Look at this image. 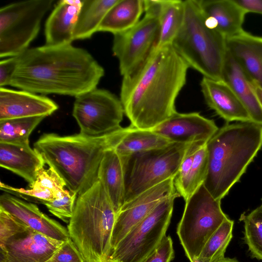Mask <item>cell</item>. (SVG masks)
<instances>
[{
	"label": "cell",
	"mask_w": 262,
	"mask_h": 262,
	"mask_svg": "<svg viewBox=\"0 0 262 262\" xmlns=\"http://www.w3.org/2000/svg\"><path fill=\"white\" fill-rule=\"evenodd\" d=\"M221 204L204 184L185 201L177 233L190 262L196 261L208 240L229 218Z\"/></svg>",
	"instance_id": "ba28073f"
},
{
	"label": "cell",
	"mask_w": 262,
	"mask_h": 262,
	"mask_svg": "<svg viewBox=\"0 0 262 262\" xmlns=\"http://www.w3.org/2000/svg\"><path fill=\"white\" fill-rule=\"evenodd\" d=\"M217 262H239L235 258H231L228 257H223L220 259Z\"/></svg>",
	"instance_id": "7bdbcfd3"
},
{
	"label": "cell",
	"mask_w": 262,
	"mask_h": 262,
	"mask_svg": "<svg viewBox=\"0 0 262 262\" xmlns=\"http://www.w3.org/2000/svg\"><path fill=\"white\" fill-rule=\"evenodd\" d=\"M17 62V56L8 57L0 62V86L10 84Z\"/></svg>",
	"instance_id": "ab89813d"
},
{
	"label": "cell",
	"mask_w": 262,
	"mask_h": 262,
	"mask_svg": "<svg viewBox=\"0 0 262 262\" xmlns=\"http://www.w3.org/2000/svg\"><path fill=\"white\" fill-rule=\"evenodd\" d=\"M47 262H85L81 253L70 238L63 242Z\"/></svg>",
	"instance_id": "8d00e7d4"
},
{
	"label": "cell",
	"mask_w": 262,
	"mask_h": 262,
	"mask_svg": "<svg viewBox=\"0 0 262 262\" xmlns=\"http://www.w3.org/2000/svg\"><path fill=\"white\" fill-rule=\"evenodd\" d=\"M207 143L196 142L191 143L180 166L177 174L174 179V184L176 191L183 184L192 165L196 150L201 146Z\"/></svg>",
	"instance_id": "74e56055"
},
{
	"label": "cell",
	"mask_w": 262,
	"mask_h": 262,
	"mask_svg": "<svg viewBox=\"0 0 262 262\" xmlns=\"http://www.w3.org/2000/svg\"><path fill=\"white\" fill-rule=\"evenodd\" d=\"M159 37V16L148 13L130 29L114 35L112 51L123 77L134 73L145 62L157 48Z\"/></svg>",
	"instance_id": "7c38bea8"
},
{
	"label": "cell",
	"mask_w": 262,
	"mask_h": 262,
	"mask_svg": "<svg viewBox=\"0 0 262 262\" xmlns=\"http://www.w3.org/2000/svg\"><path fill=\"white\" fill-rule=\"evenodd\" d=\"M118 0H83L74 32V40L90 38L98 32L110 9Z\"/></svg>",
	"instance_id": "4316f807"
},
{
	"label": "cell",
	"mask_w": 262,
	"mask_h": 262,
	"mask_svg": "<svg viewBox=\"0 0 262 262\" xmlns=\"http://www.w3.org/2000/svg\"><path fill=\"white\" fill-rule=\"evenodd\" d=\"M234 221L226 219L208 240L195 262H217L224 257L232 238Z\"/></svg>",
	"instance_id": "f546056e"
},
{
	"label": "cell",
	"mask_w": 262,
	"mask_h": 262,
	"mask_svg": "<svg viewBox=\"0 0 262 262\" xmlns=\"http://www.w3.org/2000/svg\"><path fill=\"white\" fill-rule=\"evenodd\" d=\"M116 215L98 180L78 196L67 229L85 262H107Z\"/></svg>",
	"instance_id": "5b68a950"
},
{
	"label": "cell",
	"mask_w": 262,
	"mask_h": 262,
	"mask_svg": "<svg viewBox=\"0 0 262 262\" xmlns=\"http://www.w3.org/2000/svg\"><path fill=\"white\" fill-rule=\"evenodd\" d=\"M58 108L49 98L24 90L0 88V120L47 117Z\"/></svg>",
	"instance_id": "e0dca14e"
},
{
	"label": "cell",
	"mask_w": 262,
	"mask_h": 262,
	"mask_svg": "<svg viewBox=\"0 0 262 262\" xmlns=\"http://www.w3.org/2000/svg\"><path fill=\"white\" fill-rule=\"evenodd\" d=\"M63 242L28 228L0 243V262H47Z\"/></svg>",
	"instance_id": "5bb4252c"
},
{
	"label": "cell",
	"mask_w": 262,
	"mask_h": 262,
	"mask_svg": "<svg viewBox=\"0 0 262 262\" xmlns=\"http://www.w3.org/2000/svg\"><path fill=\"white\" fill-rule=\"evenodd\" d=\"M240 220L244 224V240L251 256L262 260V205L242 214Z\"/></svg>",
	"instance_id": "1f68e13d"
},
{
	"label": "cell",
	"mask_w": 262,
	"mask_h": 262,
	"mask_svg": "<svg viewBox=\"0 0 262 262\" xmlns=\"http://www.w3.org/2000/svg\"><path fill=\"white\" fill-rule=\"evenodd\" d=\"M143 12L144 0H118L105 16L98 32L115 35L126 31L138 23Z\"/></svg>",
	"instance_id": "d4e9b609"
},
{
	"label": "cell",
	"mask_w": 262,
	"mask_h": 262,
	"mask_svg": "<svg viewBox=\"0 0 262 262\" xmlns=\"http://www.w3.org/2000/svg\"><path fill=\"white\" fill-rule=\"evenodd\" d=\"M261 201H262V199H261ZM261 205H262V203H261Z\"/></svg>",
	"instance_id": "ee69618b"
},
{
	"label": "cell",
	"mask_w": 262,
	"mask_h": 262,
	"mask_svg": "<svg viewBox=\"0 0 262 262\" xmlns=\"http://www.w3.org/2000/svg\"><path fill=\"white\" fill-rule=\"evenodd\" d=\"M77 194L67 189L63 195L46 202L45 205L54 215L66 223H69L72 217Z\"/></svg>",
	"instance_id": "836d02e7"
},
{
	"label": "cell",
	"mask_w": 262,
	"mask_h": 262,
	"mask_svg": "<svg viewBox=\"0 0 262 262\" xmlns=\"http://www.w3.org/2000/svg\"><path fill=\"white\" fill-rule=\"evenodd\" d=\"M66 184L61 177L52 167L41 168L37 172L35 181L29 184V188L48 190L52 192L57 198L66 192Z\"/></svg>",
	"instance_id": "d6a6232c"
},
{
	"label": "cell",
	"mask_w": 262,
	"mask_h": 262,
	"mask_svg": "<svg viewBox=\"0 0 262 262\" xmlns=\"http://www.w3.org/2000/svg\"><path fill=\"white\" fill-rule=\"evenodd\" d=\"M124 114L121 101L108 90L93 89L75 97L73 116L80 133L99 136L121 127Z\"/></svg>",
	"instance_id": "8fae6325"
},
{
	"label": "cell",
	"mask_w": 262,
	"mask_h": 262,
	"mask_svg": "<svg viewBox=\"0 0 262 262\" xmlns=\"http://www.w3.org/2000/svg\"><path fill=\"white\" fill-rule=\"evenodd\" d=\"M188 65L171 44L157 48L134 73L123 77L120 100L131 126L152 129L176 112Z\"/></svg>",
	"instance_id": "6da1fadb"
},
{
	"label": "cell",
	"mask_w": 262,
	"mask_h": 262,
	"mask_svg": "<svg viewBox=\"0 0 262 262\" xmlns=\"http://www.w3.org/2000/svg\"><path fill=\"white\" fill-rule=\"evenodd\" d=\"M177 192L162 201L133 227L113 250L107 262H142L160 245L170 222Z\"/></svg>",
	"instance_id": "30bf717a"
},
{
	"label": "cell",
	"mask_w": 262,
	"mask_h": 262,
	"mask_svg": "<svg viewBox=\"0 0 262 262\" xmlns=\"http://www.w3.org/2000/svg\"><path fill=\"white\" fill-rule=\"evenodd\" d=\"M28 228L20 220L0 208V243Z\"/></svg>",
	"instance_id": "d590c367"
},
{
	"label": "cell",
	"mask_w": 262,
	"mask_h": 262,
	"mask_svg": "<svg viewBox=\"0 0 262 262\" xmlns=\"http://www.w3.org/2000/svg\"><path fill=\"white\" fill-rule=\"evenodd\" d=\"M45 116L0 120V143L29 144V137Z\"/></svg>",
	"instance_id": "f1b7e54d"
},
{
	"label": "cell",
	"mask_w": 262,
	"mask_h": 262,
	"mask_svg": "<svg viewBox=\"0 0 262 262\" xmlns=\"http://www.w3.org/2000/svg\"><path fill=\"white\" fill-rule=\"evenodd\" d=\"M184 17V1L162 0L159 13L160 37L157 48L171 44L183 25Z\"/></svg>",
	"instance_id": "83f0119b"
},
{
	"label": "cell",
	"mask_w": 262,
	"mask_h": 262,
	"mask_svg": "<svg viewBox=\"0 0 262 262\" xmlns=\"http://www.w3.org/2000/svg\"><path fill=\"white\" fill-rule=\"evenodd\" d=\"M104 75L86 50L71 44L45 45L17 56L10 85L35 94L76 97L97 88Z\"/></svg>",
	"instance_id": "7a4b0ae2"
},
{
	"label": "cell",
	"mask_w": 262,
	"mask_h": 262,
	"mask_svg": "<svg viewBox=\"0 0 262 262\" xmlns=\"http://www.w3.org/2000/svg\"><path fill=\"white\" fill-rule=\"evenodd\" d=\"M82 1L61 0L57 2L45 26L46 45L60 46L71 44Z\"/></svg>",
	"instance_id": "ffe728a7"
},
{
	"label": "cell",
	"mask_w": 262,
	"mask_h": 262,
	"mask_svg": "<svg viewBox=\"0 0 262 262\" xmlns=\"http://www.w3.org/2000/svg\"><path fill=\"white\" fill-rule=\"evenodd\" d=\"M200 85L208 106L227 122H252L242 102L224 81L203 77Z\"/></svg>",
	"instance_id": "ac0fdd59"
},
{
	"label": "cell",
	"mask_w": 262,
	"mask_h": 262,
	"mask_svg": "<svg viewBox=\"0 0 262 262\" xmlns=\"http://www.w3.org/2000/svg\"><path fill=\"white\" fill-rule=\"evenodd\" d=\"M258 100L262 107V88L253 85Z\"/></svg>",
	"instance_id": "b9f144b4"
},
{
	"label": "cell",
	"mask_w": 262,
	"mask_h": 262,
	"mask_svg": "<svg viewBox=\"0 0 262 262\" xmlns=\"http://www.w3.org/2000/svg\"><path fill=\"white\" fill-rule=\"evenodd\" d=\"M124 133L125 127H121L99 136L44 134L34 143V149L61 177L68 189L78 196L98 180L105 152L115 147Z\"/></svg>",
	"instance_id": "3957f363"
},
{
	"label": "cell",
	"mask_w": 262,
	"mask_h": 262,
	"mask_svg": "<svg viewBox=\"0 0 262 262\" xmlns=\"http://www.w3.org/2000/svg\"><path fill=\"white\" fill-rule=\"evenodd\" d=\"M206 144L201 146L196 150L188 174L181 187L177 191L185 201L203 185L205 182L208 170Z\"/></svg>",
	"instance_id": "4dcf8cb0"
},
{
	"label": "cell",
	"mask_w": 262,
	"mask_h": 262,
	"mask_svg": "<svg viewBox=\"0 0 262 262\" xmlns=\"http://www.w3.org/2000/svg\"><path fill=\"white\" fill-rule=\"evenodd\" d=\"M46 163L42 156L29 144L0 143V166L23 178L29 184L36 180Z\"/></svg>",
	"instance_id": "44dd1931"
},
{
	"label": "cell",
	"mask_w": 262,
	"mask_h": 262,
	"mask_svg": "<svg viewBox=\"0 0 262 262\" xmlns=\"http://www.w3.org/2000/svg\"><path fill=\"white\" fill-rule=\"evenodd\" d=\"M208 170L204 185L221 200L238 182L262 147V125L227 123L206 144Z\"/></svg>",
	"instance_id": "277c9868"
},
{
	"label": "cell",
	"mask_w": 262,
	"mask_h": 262,
	"mask_svg": "<svg viewBox=\"0 0 262 262\" xmlns=\"http://www.w3.org/2000/svg\"><path fill=\"white\" fill-rule=\"evenodd\" d=\"M171 141L151 130L141 129L131 125L125 127V133L114 148L121 157L160 148L172 143Z\"/></svg>",
	"instance_id": "484cf974"
},
{
	"label": "cell",
	"mask_w": 262,
	"mask_h": 262,
	"mask_svg": "<svg viewBox=\"0 0 262 262\" xmlns=\"http://www.w3.org/2000/svg\"><path fill=\"white\" fill-rule=\"evenodd\" d=\"M53 0L13 3L0 9V57L16 56L28 48Z\"/></svg>",
	"instance_id": "9c48e42d"
},
{
	"label": "cell",
	"mask_w": 262,
	"mask_h": 262,
	"mask_svg": "<svg viewBox=\"0 0 262 262\" xmlns=\"http://www.w3.org/2000/svg\"><path fill=\"white\" fill-rule=\"evenodd\" d=\"M247 13L262 14V0H234Z\"/></svg>",
	"instance_id": "60d3db41"
},
{
	"label": "cell",
	"mask_w": 262,
	"mask_h": 262,
	"mask_svg": "<svg viewBox=\"0 0 262 262\" xmlns=\"http://www.w3.org/2000/svg\"><path fill=\"white\" fill-rule=\"evenodd\" d=\"M184 22L171 45L189 67L203 77L222 80L226 38L207 25L197 0L184 1Z\"/></svg>",
	"instance_id": "8992f818"
},
{
	"label": "cell",
	"mask_w": 262,
	"mask_h": 262,
	"mask_svg": "<svg viewBox=\"0 0 262 262\" xmlns=\"http://www.w3.org/2000/svg\"><path fill=\"white\" fill-rule=\"evenodd\" d=\"M0 188L6 193L14 195L18 198L24 199L30 202L43 204L46 202L51 201L56 196L48 190L35 188H18L1 182Z\"/></svg>",
	"instance_id": "e575fe53"
},
{
	"label": "cell",
	"mask_w": 262,
	"mask_h": 262,
	"mask_svg": "<svg viewBox=\"0 0 262 262\" xmlns=\"http://www.w3.org/2000/svg\"><path fill=\"white\" fill-rule=\"evenodd\" d=\"M222 80L226 82L247 110L252 121L262 125V107L253 84L227 50Z\"/></svg>",
	"instance_id": "7402d4cb"
},
{
	"label": "cell",
	"mask_w": 262,
	"mask_h": 262,
	"mask_svg": "<svg viewBox=\"0 0 262 262\" xmlns=\"http://www.w3.org/2000/svg\"><path fill=\"white\" fill-rule=\"evenodd\" d=\"M219 128L213 120L199 113L176 112L169 119L150 129L172 142L190 143H207Z\"/></svg>",
	"instance_id": "9a60e30c"
},
{
	"label": "cell",
	"mask_w": 262,
	"mask_h": 262,
	"mask_svg": "<svg viewBox=\"0 0 262 262\" xmlns=\"http://www.w3.org/2000/svg\"><path fill=\"white\" fill-rule=\"evenodd\" d=\"M197 1L205 16L215 22L216 29L226 38L243 30L242 26L247 13L234 0Z\"/></svg>",
	"instance_id": "603a6c76"
},
{
	"label": "cell",
	"mask_w": 262,
	"mask_h": 262,
	"mask_svg": "<svg viewBox=\"0 0 262 262\" xmlns=\"http://www.w3.org/2000/svg\"><path fill=\"white\" fill-rule=\"evenodd\" d=\"M190 143L173 142L164 147L120 156L124 176V204L160 183L174 179Z\"/></svg>",
	"instance_id": "52a82bcc"
},
{
	"label": "cell",
	"mask_w": 262,
	"mask_h": 262,
	"mask_svg": "<svg viewBox=\"0 0 262 262\" xmlns=\"http://www.w3.org/2000/svg\"><path fill=\"white\" fill-rule=\"evenodd\" d=\"M176 193L174 178H171L125 203L116 215L111 240V255L117 245L133 227L145 218L162 201Z\"/></svg>",
	"instance_id": "4fadbf2b"
},
{
	"label": "cell",
	"mask_w": 262,
	"mask_h": 262,
	"mask_svg": "<svg viewBox=\"0 0 262 262\" xmlns=\"http://www.w3.org/2000/svg\"><path fill=\"white\" fill-rule=\"evenodd\" d=\"M174 257L171 237L165 236L159 246L142 262H170Z\"/></svg>",
	"instance_id": "f35d334b"
},
{
	"label": "cell",
	"mask_w": 262,
	"mask_h": 262,
	"mask_svg": "<svg viewBox=\"0 0 262 262\" xmlns=\"http://www.w3.org/2000/svg\"><path fill=\"white\" fill-rule=\"evenodd\" d=\"M97 177L117 213L125 203V183L122 160L114 148L105 152Z\"/></svg>",
	"instance_id": "cb8c5ba5"
},
{
	"label": "cell",
	"mask_w": 262,
	"mask_h": 262,
	"mask_svg": "<svg viewBox=\"0 0 262 262\" xmlns=\"http://www.w3.org/2000/svg\"><path fill=\"white\" fill-rule=\"evenodd\" d=\"M226 44L253 85L262 88V37L243 30L226 38Z\"/></svg>",
	"instance_id": "d6986e66"
},
{
	"label": "cell",
	"mask_w": 262,
	"mask_h": 262,
	"mask_svg": "<svg viewBox=\"0 0 262 262\" xmlns=\"http://www.w3.org/2000/svg\"><path fill=\"white\" fill-rule=\"evenodd\" d=\"M0 208L33 230L49 237L61 242L70 238L67 228L42 213L33 203L5 192L0 196Z\"/></svg>",
	"instance_id": "2e32d148"
}]
</instances>
